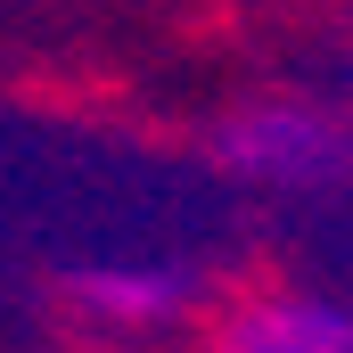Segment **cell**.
Segmentation results:
<instances>
[{"label": "cell", "mask_w": 353, "mask_h": 353, "mask_svg": "<svg viewBox=\"0 0 353 353\" xmlns=\"http://www.w3.org/2000/svg\"><path fill=\"white\" fill-rule=\"evenodd\" d=\"M214 165L247 189H279V197H312L329 181L353 173V132L329 107H304V99H255V107H230L214 123Z\"/></svg>", "instance_id": "obj_1"}, {"label": "cell", "mask_w": 353, "mask_h": 353, "mask_svg": "<svg viewBox=\"0 0 353 353\" xmlns=\"http://www.w3.org/2000/svg\"><path fill=\"white\" fill-rule=\"evenodd\" d=\"M66 296H74V312L99 321V329H132V337H148V329L189 321V304H197V271L123 255V263H83L74 279H66Z\"/></svg>", "instance_id": "obj_2"}, {"label": "cell", "mask_w": 353, "mask_h": 353, "mask_svg": "<svg viewBox=\"0 0 353 353\" xmlns=\"http://www.w3.org/2000/svg\"><path fill=\"white\" fill-rule=\"evenodd\" d=\"M214 353H353V312L337 296H296V288H271L222 312Z\"/></svg>", "instance_id": "obj_3"}]
</instances>
